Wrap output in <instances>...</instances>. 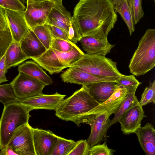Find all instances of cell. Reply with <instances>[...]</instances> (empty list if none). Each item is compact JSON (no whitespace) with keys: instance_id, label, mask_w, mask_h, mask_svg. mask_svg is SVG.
Segmentation results:
<instances>
[{"instance_id":"cell-1","label":"cell","mask_w":155,"mask_h":155,"mask_svg":"<svg viewBox=\"0 0 155 155\" xmlns=\"http://www.w3.org/2000/svg\"><path fill=\"white\" fill-rule=\"evenodd\" d=\"M81 36L107 39L117 15L109 0H80L72 16Z\"/></svg>"},{"instance_id":"cell-12","label":"cell","mask_w":155,"mask_h":155,"mask_svg":"<svg viewBox=\"0 0 155 155\" xmlns=\"http://www.w3.org/2000/svg\"><path fill=\"white\" fill-rule=\"evenodd\" d=\"M61 77L64 82L82 85L105 81L115 82L119 78L94 75L71 67L64 71Z\"/></svg>"},{"instance_id":"cell-30","label":"cell","mask_w":155,"mask_h":155,"mask_svg":"<svg viewBox=\"0 0 155 155\" xmlns=\"http://www.w3.org/2000/svg\"><path fill=\"white\" fill-rule=\"evenodd\" d=\"M155 103V80L150 82L149 87L145 89L139 104L142 107L150 103Z\"/></svg>"},{"instance_id":"cell-45","label":"cell","mask_w":155,"mask_h":155,"mask_svg":"<svg viewBox=\"0 0 155 155\" xmlns=\"http://www.w3.org/2000/svg\"><path fill=\"white\" fill-rule=\"evenodd\" d=\"M154 0L155 1V0Z\"/></svg>"},{"instance_id":"cell-18","label":"cell","mask_w":155,"mask_h":155,"mask_svg":"<svg viewBox=\"0 0 155 155\" xmlns=\"http://www.w3.org/2000/svg\"><path fill=\"white\" fill-rule=\"evenodd\" d=\"M143 150L147 155H155V130L153 126L148 123L141 126L135 132Z\"/></svg>"},{"instance_id":"cell-7","label":"cell","mask_w":155,"mask_h":155,"mask_svg":"<svg viewBox=\"0 0 155 155\" xmlns=\"http://www.w3.org/2000/svg\"><path fill=\"white\" fill-rule=\"evenodd\" d=\"M10 83L17 101L42 93L46 85L20 71Z\"/></svg>"},{"instance_id":"cell-34","label":"cell","mask_w":155,"mask_h":155,"mask_svg":"<svg viewBox=\"0 0 155 155\" xmlns=\"http://www.w3.org/2000/svg\"><path fill=\"white\" fill-rule=\"evenodd\" d=\"M0 6L15 11L24 10L25 7L20 0H0Z\"/></svg>"},{"instance_id":"cell-11","label":"cell","mask_w":155,"mask_h":155,"mask_svg":"<svg viewBox=\"0 0 155 155\" xmlns=\"http://www.w3.org/2000/svg\"><path fill=\"white\" fill-rule=\"evenodd\" d=\"M66 95L56 92L51 94L42 93L17 102L29 111L33 110H54L64 99Z\"/></svg>"},{"instance_id":"cell-39","label":"cell","mask_w":155,"mask_h":155,"mask_svg":"<svg viewBox=\"0 0 155 155\" xmlns=\"http://www.w3.org/2000/svg\"><path fill=\"white\" fill-rule=\"evenodd\" d=\"M6 73L5 55L0 60V84L8 81L6 77Z\"/></svg>"},{"instance_id":"cell-10","label":"cell","mask_w":155,"mask_h":155,"mask_svg":"<svg viewBox=\"0 0 155 155\" xmlns=\"http://www.w3.org/2000/svg\"><path fill=\"white\" fill-rule=\"evenodd\" d=\"M56 4L50 0L40 2L27 1L24 13L30 29L46 24L49 14Z\"/></svg>"},{"instance_id":"cell-27","label":"cell","mask_w":155,"mask_h":155,"mask_svg":"<svg viewBox=\"0 0 155 155\" xmlns=\"http://www.w3.org/2000/svg\"><path fill=\"white\" fill-rule=\"evenodd\" d=\"M17 102L10 83L0 85V102L4 106Z\"/></svg>"},{"instance_id":"cell-16","label":"cell","mask_w":155,"mask_h":155,"mask_svg":"<svg viewBox=\"0 0 155 155\" xmlns=\"http://www.w3.org/2000/svg\"><path fill=\"white\" fill-rule=\"evenodd\" d=\"M115 81H105L82 85L99 104L104 103L111 96L115 88Z\"/></svg>"},{"instance_id":"cell-20","label":"cell","mask_w":155,"mask_h":155,"mask_svg":"<svg viewBox=\"0 0 155 155\" xmlns=\"http://www.w3.org/2000/svg\"><path fill=\"white\" fill-rule=\"evenodd\" d=\"M72 18L70 12L63 5L56 4L50 12L46 24L58 27L64 31L68 35Z\"/></svg>"},{"instance_id":"cell-14","label":"cell","mask_w":155,"mask_h":155,"mask_svg":"<svg viewBox=\"0 0 155 155\" xmlns=\"http://www.w3.org/2000/svg\"><path fill=\"white\" fill-rule=\"evenodd\" d=\"M5 9L13 40L20 42L30 30L24 17V10Z\"/></svg>"},{"instance_id":"cell-40","label":"cell","mask_w":155,"mask_h":155,"mask_svg":"<svg viewBox=\"0 0 155 155\" xmlns=\"http://www.w3.org/2000/svg\"><path fill=\"white\" fill-rule=\"evenodd\" d=\"M8 27L5 9L0 6V30H4Z\"/></svg>"},{"instance_id":"cell-46","label":"cell","mask_w":155,"mask_h":155,"mask_svg":"<svg viewBox=\"0 0 155 155\" xmlns=\"http://www.w3.org/2000/svg\"></svg>"},{"instance_id":"cell-8","label":"cell","mask_w":155,"mask_h":155,"mask_svg":"<svg viewBox=\"0 0 155 155\" xmlns=\"http://www.w3.org/2000/svg\"><path fill=\"white\" fill-rule=\"evenodd\" d=\"M31 59L51 74L58 73L71 65L68 52H61L51 47L40 56Z\"/></svg>"},{"instance_id":"cell-44","label":"cell","mask_w":155,"mask_h":155,"mask_svg":"<svg viewBox=\"0 0 155 155\" xmlns=\"http://www.w3.org/2000/svg\"><path fill=\"white\" fill-rule=\"evenodd\" d=\"M50 0H27V1H30L32 2H42L43 1H49Z\"/></svg>"},{"instance_id":"cell-35","label":"cell","mask_w":155,"mask_h":155,"mask_svg":"<svg viewBox=\"0 0 155 155\" xmlns=\"http://www.w3.org/2000/svg\"><path fill=\"white\" fill-rule=\"evenodd\" d=\"M68 155H88L90 146L88 145L86 140H81Z\"/></svg>"},{"instance_id":"cell-32","label":"cell","mask_w":155,"mask_h":155,"mask_svg":"<svg viewBox=\"0 0 155 155\" xmlns=\"http://www.w3.org/2000/svg\"><path fill=\"white\" fill-rule=\"evenodd\" d=\"M77 45L71 41L63 39L53 38L51 48L52 49L63 52H68L71 51Z\"/></svg>"},{"instance_id":"cell-5","label":"cell","mask_w":155,"mask_h":155,"mask_svg":"<svg viewBox=\"0 0 155 155\" xmlns=\"http://www.w3.org/2000/svg\"><path fill=\"white\" fill-rule=\"evenodd\" d=\"M29 111L18 102L4 106L0 119V150L6 146L15 130L28 123Z\"/></svg>"},{"instance_id":"cell-28","label":"cell","mask_w":155,"mask_h":155,"mask_svg":"<svg viewBox=\"0 0 155 155\" xmlns=\"http://www.w3.org/2000/svg\"><path fill=\"white\" fill-rule=\"evenodd\" d=\"M134 24H136L144 15L142 5V0H127Z\"/></svg>"},{"instance_id":"cell-15","label":"cell","mask_w":155,"mask_h":155,"mask_svg":"<svg viewBox=\"0 0 155 155\" xmlns=\"http://www.w3.org/2000/svg\"><path fill=\"white\" fill-rule=\"evenodd\" d=\"M146 117L142 107L139 104L128 110L122 116L119 121L123 134L129 135L134 133L141 126L142 120Z\"/></svg>"},{"instance_id":"cell-13","label":"cell","mask_w":155,"mask_h":155,"mask_svg":"<svg viewBox=\"0 0 155 155\" xmlns=\"http://www.w3.org/2000/svg\"><path fill=\"white\" fill-rule=\"evenodd\" d=\"M36 155H51L59 136L49 130L32 128Z\"/></svg>"},{"instance_id":"cell-43","label":"cell","mask_w":155,"mask_h":155,"mask_svg":"<svg viewBox=\"0 0 155 155\" xmlns=\"http://www.w3.org/2000/svg\"><path fill=\"white\" fill-rule=\"evenodd\" d=\"M56 4L62 5V0H50Z\"/></svg>"},{"instance_id":"cell-21","label":"cell","mask_w":155,"mask_h":155,"mask_svg":"<svg viewBox=\"0 0 155 155\" xmlns=\"http://www.w3.org/2000/svg\"><path fill=\"white\" fill-rule=\"evenodd\" d=\"M18 69V71L39 80L46 85L51 84L53 83L52 79L34 61H26L19 65Z\"/></svg>"},{"instance_id":"cell-29","label":"cell","mask_w":155,"mask_h":155,"mask_svg":"<svg viewBox=\"0 0 155 155\" xmlns=\"http://www.w3.org/2000/svg\"><path fill=\"white\" fill-rule=\"evenodd\" d=\"M12 40L8 26L4 30H0V60L5 55Z\"/></svg>"},{"instance_id":"cell-41","label":"cell","mask_w":155,"mask_h":155,"mask_svg":"<svg viewBox=\"0 0 155 155\" xmlns=\"http://www.w3.org/2000/svg\"><path fill=\"white\" fill-rule=\"evenodd\" d=\"M0 155H17L9 146L6 145L0 151Z\"/></svg>"},{"instance_id":"cell-31","label":"cell","mask_w":155,"mask_h":155,"mask_svg":"<svg viewBox=\"0 0 155 155\" xmlns=\"http://www.w3.org/2000/svg\"><path fill=\"white\" fill-rule=\"evenodd\" d=\"M115 82L118 85L126 88L128 91L135 88H137L141 84L134 74L129 75L123 74Z\"/></svg>"},{"instance_id":"cell-38","label":"cell","mask_w":155,"mask_h":155,"mask_svg":"<svg viewBox=\"0 0 155 155\" xmlns=\"http://www.w3.org/2000/svg\"><path fill=\"white\" fill-rule=\"evenodd\" d=\"M47 25L51 31L53 38L71 41L68 38V35L63 30L54 26Z\"/></svg>"},{"instance_id":"cell-37","label":"cell","mask_w":155,"mask_h":155,"mask_svg":"<svg viewBox=\"0 0 155 155\" xmlns=\"http://www.w3.org/2000/svg\"><path fill=\"white\" fill-rule=\"evenodd\" d=\"M128 93L127 90L125 88L117 84L114 90L110 97L103 104H107L125 97Z\"/></svg>"},{"instance_id":"cell-22","label":"cell","mask_w":155,"mask_h":155,"mask_svg":"<svg viewBox=\"0 0 155 155\" xmlns=\"http://www.w3.org/2000/svg\"><path fill=\"white\" fill-rule=\"evenodd\" d=\"M6 71L12 67H15L29 59L22 51L20 43L12 40L5 53Z\"/></svg>"},{"instance_id":"cell-19","label":"cell","mask_w":155,"mask_h":155,"mask_svg":"<svg viewBox=\"0 0 155 155\" xmlns=\"http://www.w3.org/2000/svg\"><path fill=\"white\" fill-rule=\"evenodd\" d=\"M20 43L22 51L29 59L40 56L47 50L31 30Z\"/></svg>"},{"instance_id":"cell-23","label":"cell","mask_w":155,"mask_h":155,"mask_svg":"<svg viewBox=\"0 0 155 155\" xmlns=\"http://www.w3.org/2000/svg\"><path fill=\"white\" fill-rule=\"evenodd\" d=\"M137 88L128 91V93L121 103L117 111L114 113L113 118L110 120V126L118 122L124 114L133 106L139 104L135 93Z\"/></svg>"},{"instance_id":"cell-9","label":"cell","mask_w":155,"mask_h":155,"mask_svg":"<svg viewBox=\"0 0 155 155\" xmlns=\"http://www.w3.org/2000/svg\"><path fill=\"white\" fill-rule=\"evenodd\" d=\"M32 128L28 123L20 127L14 132L6 145L17 155H36Z\"/></svg>"},{"instance_id":"cell-33","label":"cell","mask_w":155,"mask_h":155,"mask_svg":"<svg viewBox=\"0 0 155 155\" xmlns=\"http://www.w3.org/2000/svg\"><path fill=\"white\" fill-rule=\"evenodd\" d=\"M116 150L108 147L106 141L102 144L90 146L88 155H113Z\"/></svg>"},{"instance_id":"cell-2","label":"cell","mask_w":155,"mask_h":155,"mask_svg":"<svg viewBox=\"0 0 155 155\" xmlns=\"http://www.w3.org/2000/svg\"><path fill=\"white\" fill-rule=\"evenodd\" d=\"M99 104L82 86L71 96L64 99L55 110L59 118L74 122L78 127L86 123L92 110Z\"/></svg>"},{"instance_id":"cell-24","label":"cell","mask_w":155,"mask_h":155,"mask_svg":"<svg viewBox=\"0 0 155 155\" xmlns=\"http://www.w3.org/2000/svg\"><path fill=\"white\" fill-rule=\"evenodd\" d=\"M114 7L115 12L119 13L126 24L131 35L134 32V25L127 0Z\"/></svg>"},{"instance_id":"cell-6","label":"cell","mask_w":155,"mask_h":155,"mask_svg":"<svg viewBox=\"0 0 155 155\" xmlns=\"http://www.w3.org/2000/svg\"><path fill=\"white\" fill-rule=\"evenodd\" d=\"M117 65V62L105 56L84 53L70 67L94 75L120 78L123 74L118 70Z\"/></svg>"},{"instance_id":"cell-17","label":"cell","mask_w":155,"mask_h":155,"mask_svg":"<svg viewBox=\"0 0 155 155\" xmlns=\"http://www.w3.org/2000/svg\"><path fill=\"white\" fill-rule=\"evenodd\" d=\"M80 41L83 49L90 54L105 56L114 46L111 45L107 39H100L90 36L82 37Z\"/></svg>"},{"instance_id":"cell-3","label":"cell","mask_w":155,"mask_h":155,"mask_svg":"<svg viewBox=\"0 0 155 155\" xmlns=\"http://www.w3.org/2000/svg\"><path fill=\"white\" fill-rule=\"evenodd\" d=\"M124 97L99 105L91 111L86 124L91 127L90 134L87 141L91 147L100 144L107 140V132L110 126V116L117 110Z\"/></svg>"},{"instance_id":"cell-36","label":"cell","mask_w":155,"mask_h":155,"mask_svg":"<svg viewBox=\"0 0 155 155\" xmlns=\"http://www.w3.org/2000/svg\"><path fill=\"white\" fill-rule=\"evenodd\" d=\"M68 36L69 40L74 43L80 41L82 37L72 17L70 23Z\"/></svg>"},{"instance_id":"cell-25","label":"cell","mask_w":155,"mask_h":155,"mask_svg":"<svg viewBox=\"0 0 155 155\" xmlns=\"http://www.w3.org/2000/svg\"><path fill=\"white\" fill-rule=\"evenodd\" d=\"M59 136L51 155H68L79 142Z\"/></svg>"},{"instance_id":"cell-42","label":"cell","mask_w":155,"mask_h":155,"mask_svg":"<svg viewBox=\"0 0 155 155\" xmlns=\"http://www.w3.org/2000/svg\"><path fill=\"white\" fill-rule=\"evenodd\" d=\"M113 6L117 5L121 2L124 0H109Z\"/></svg>"},{"instance_id":"cell-4","label":"cell","mask_w":155,"mask_h":155,"mask_svg":"<svg viewBox=\"0 0 155 155\" xmlns=\"http://www.w3.org/2000/svg\"><path fill=\"white\" fill-rule=\"evenodd\" d=\"M155 66V29H148L139 41L130 61V73L136 76L144 75Z\"/></svg>"},{"instance_id":"cell-26","label":"cell","mask_w":155,"mask_h":155,"mask_svg":"<svg viewBox=\"0 0 155 155\" xmlns=\"http://www.w3.org/2000/svg\"><path fill=\"white\" fill-rule=\"evenodd\" d=\"M31 30L47 50L50 48L53 38L47 25L36 26Z\"/></svg>"}]
</instances>
